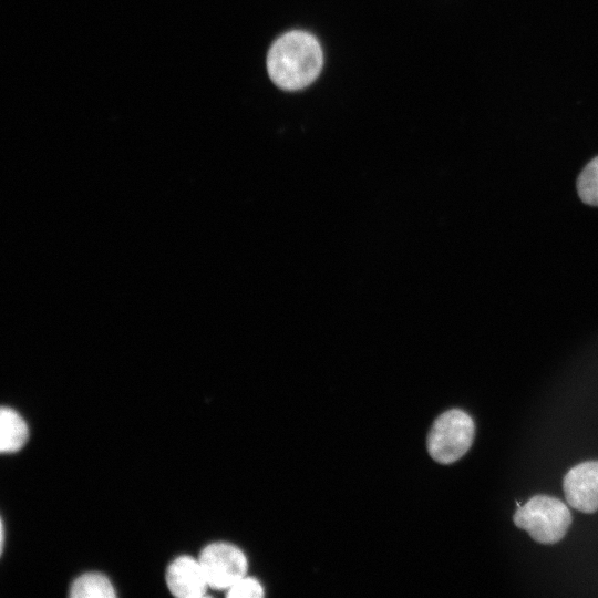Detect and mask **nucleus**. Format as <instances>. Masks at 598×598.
Masks as SVG:
<instances>
[{
  "instance_id": "obj_1",
  "label": "nucleus",
  "mask_w": 598,
  "mask_h": 598,
  "mask_svg": "<svg viewBox=\"0 0 598 598\" xmlns=\"http://www.w3.org/2000/svg\"><path fill=\"white\" fill-rule=\"evenodd\" d=\"M323 54L318 40L303 31H290L278 38L267 54L271 81L286 91L311 84L319 75Z\"/></svg>"
},
{
  "instance_id": "obj_2",
  "label": "nucleus",
  "mask_w": 598,
  "mask_h": 598,
  "mask_svg": "<svg viewBox=\"0 0 598 598\" xmlns=\"http://www.w3.org/2000/svg\"><path fill=\"white\" fill-rule=\"evenodd\" d=\"M518 528L525 529L540 544H555L567 533L571 514L564 502L548 495H535L518 507L514 517Z\"/></svg>"
},
{
  "instance_id": "obj_3",
  "label": "nucleus",
  "mask_w": 598,
  "mask_h": 598,
  "mask_svg": "<svg viewBox=\"0 0 598 598\" xmlns=\"http://www.w3.org/2000/svg\"><path fill=\"white\" fill-rule=\"evenodd\" d=\"M474 436L472 417L460 409L448 410L434 421L429 432V454L437 463L451 464L470 450Z\"/></svg>"
},
{
  "instance_id": "obj_4",
  "label": "nucleus",
  "mask_w": 598,
  "mask_h": 598,
  "mask_svg": "<svg viewBox=\"0 0 598 598\" xmlns=\"http://www.w3.org/2000/svg\"><path fill=\"white\" fill-rule=\"evenodd\" d=\"M209 588L227 590L246 576L248 563L245 554L235 545L224 542L212 543L198 558Z\"/></svg>"
},
{
  "instance_id": "obj_5",
  "label": "nucleus",
  "mask_w": 598,
  "mask_h": 598,
  "mask_svg": "<svg viewBox=\"0 0 598 598\" xmlns=\"http://www.w3.org/2000/svg\"><path fill=\"white\" fill-rule=\"evenodd\" d=\"M563 488L567 503L582 513L598 511V461L582 462L570 468L564 477Z\"/></svg>"
},
{
  "instance_id": "obj_6",
  "label": "nucleus",
  "mask_w": 598,
  "mask_h": 598,
  "mask_svg": "<svg viewBox=\"0 0 598 598\" xmlns=\"http://www.w3.org/2000/svg\"><path fill=\"white\" fill-rule=\"evenodd\" d=\"M166 584L178 598H202L209 588L199 560L190 556H179L169 564Z\"/></svg>"
},
{
  "instance_id": "obj_7",
  "label": "nucleus",
  "mask_w": 598,
  "mask_h": 598,
  "mask_svg": "<svg viewBox=\"0 0 598 598\" xmlns=\"http://www.w3.org/2000/svg\"><path fill=\"white\" fill-rule=\"evenodd\" d=\"M28 434V426L22 416L13 409L2 406L0 411L1 453L19 451L25 444Z\"/></svg>"
},
{
  "instance_id": "obj_8",
  "label": "nucleus",
  "mask_w": 598,
  "mask_h": 598,
  "mask_svg": "<svg viewBox=\"0 0 598 598\" xmlns=\"http://www.w3.org/2000/svg\"><path fill=\"white\" fill-rule=\"evenodd\" d=\"M70 596L73 598H113L116 592L105 575L86 573L73 581Z\"/></svg>"
},
{
  "instance_id": "obj_9",
  "label": "nucleus",
  "mask_w": 598,
  "mask_h": 598,
  "mask_svg": "<svg viewBox=\"0 0 598 598\" xmlns=\"http://www.w3.org/2000/svg\"><path fill=\"white\" fill-rule=\"evenodd\" d=\"M577 190L584 203L598 206V156L581 171L577 179Z\"/></svg>"
},
{
  "instance_id": "obj_10",
  "label": "nucleus",
  "mask_w": 598,
  "mask_h": 598,
  "mask_svg": "<svg viewBox=\"0 0 598 598\" xmlns=\"http://www.w3.org/2000/svg\"><path fill=\"white\" fill-rule=\"evenodd\" d=\"M229 598H260L264 596L261 585L252 577L244 576L226 590Z\"/></svg>"
},
{
  "instance_id": "obj_11",
  "label": "nucleus",
  "mask_w": 598,
  "mask_h": 598,
  "mask_svg": "<svg viewBox=\"0 0 598 598\" xmlns=\"http://www.w3.org/2000/svg\"><path fill=\"white\" fill-rule=\"evenodd\" d=\"M4 544V526L3 523H1V550L3 549Z\"/></svg>"
}]
</instances>
